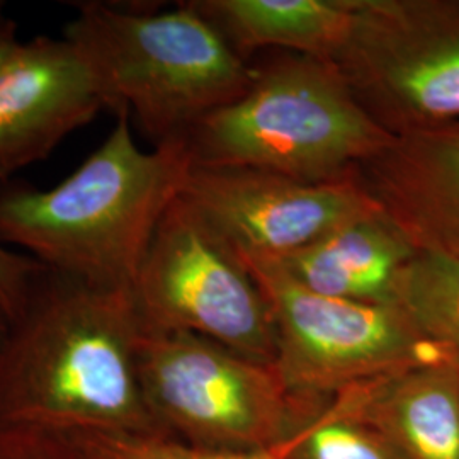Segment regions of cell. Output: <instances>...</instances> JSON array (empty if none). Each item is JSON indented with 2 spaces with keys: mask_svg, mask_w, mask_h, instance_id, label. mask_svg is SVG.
Listing matches in <instances>:
<instances>
[{
  "mask_svg": "<svg viewBox=\"0 0 459 459\" xmlns=\"http://www.w3.org/2000/svg\"><path fill=\"white\" fill-rule=\"evenodd\" d=\"M402 459H459V368L432 362L342 390Z\"/></svg>",
  "mask_w": 459,
  "mask_h": 459,
  "instance_id": "cell-12",
  "label": "cell"
},
{
  "mask_svg": "<svg viewBox=\"0 0 459 459\" xmlns=\"http://www.w3.org/2000/svg\"><path fill=\"white\" fill-rule=\"evenodd\" d=\"M0 459H98L70 432L7 427L0 429Z\"/></svg>",
  "mask_w": 459,
  "mask_h": 459,
  "instance_id": "cell-18",
  "label": "cell"
},
{
  "mask_svg": "<svg viewBox=\"0 0 459 459\" xmlns=\"http://www.w3.org/2000/svg\"><path fill=\"white\" fill-rule=\"evenodd\" d=\"M104 109L98 85L68 41H21L0 66V182L47 159Z\"/></svg>",
  "mask_w": 459,
  "mask_h": 459,
  "instance_id": "cell-10",
  "label": "cell"
},
{
  "mask_svg": "<svg viewBox=\"0 0 459 459\" xmlns=\"http://www.w3.org/2000/svg\"><path fill=\"white\" fill-rule=\"evenodd\" d=\"M269 451L274 459H402L385 436L351 409L342 392L303 396L295 426Z\"/></svg>",
  "mask_w": 459,
  "mask_h": 459,
  "instance_id": "cell-15",
  "label": "cell"
},
{
  "mask_svg": "<svg viewBox=\"0 0 459 459\" xmlns=\"http://www.w3.org/2000/svg\"><path fill=\"white\" fill-rule=\"evenodd\" d=\"M142 327L206 337L276 364L271 305L235 247L181 193L167 206L132 288Z\"/></svg>",
  "mask_w": 459,
  "mask_h": 459,
  "instance_id": "cell-6",
  "label": "cell"
},
{
  "mask_svg": "<svg viewBox=\"0 0 459 459\" xmlns=\"http://www.w3.org/2000/svg\"><path fill=\"white\" fill-rule=\"evenodd\" d=\"M138 373L165 436L203 449L269 451L290 434L303 405L276 364L187 332L142 327Z\"/></svg>",
  "mask_w": 459,
  "mask_h": 459,
  "instance_id": "cell-5",
  "label": "cell"
},
{
  "mask_svg": "<svg viewBox=\"0 0 459 459\" xmlns=\"http://www.w3.org/2000/svg\"><path fill=\"white\" fill-rule=\"evenodd\" d=\"M98 459H274L271 451H214L170 437L70 432Z\"/></svg>",
  "mask_w": 459,
  "mask_h": 459,
  "instance_id": "cell-17",
  "label": "cell"
},
{
  "mask_svg": "<svg viewBox=\"0 0 459 459\" xmlns=\"http://www.w3.org/2000/svg\"><path fill=\"white\" fill-rule=\"evenodd\" d=\"M242 56L284 48L335 62L349 39L352 0H193Z\"/></svg>",
  "mask_w": 459,
  "mask_h": 459,
  "instance_id": "cell-14",
  "label": "cell"
},
{
  "mask_svg": "<svg viewBox=\"0 0 459 459\" xmlns=\"http://www.w3.org/2000/svg\"><path fill=\"white\" fill-rule=\"evenodd\" d=\"M417 248L383 210L330 230L310 246L273 259L318 295L371 305L396 303V284Z\"/></svg>",
  "mask_w": 459,
  "mask_h": 459,
  "instance_id": "cell-13",
  "label": "cell"
},
{
  "mask_svg": "<svg viewBox=\"0 0 459 459\" xmlns=\"http://www.w3.org/2000/svg\"><path fill=\"white\" fill-rule=\"evenodd\" d=\"M394 140L359 104L339 66L288 53L255 68L246 94L201 119L181 143L191 164L332 182L354 178Z\"/></svg>",
  "mask_w": 459,
  "mask_h": 459,
  "instance_id": "cell-4",
  "label": "cell"
},
{
  "mask_svg": "<svg viewBox=\"0 0 459 459\" xmlns=\"http://www.w3.org/2000/svg\"><path fill=\"white\" fill-rule=\"evenodd\" d=\"M43 267L33 257L0 246V303L11 320L21 310L34 278Z\"/></svg>",
  "mask_w": 459,
  "mask_h": 459,
  "instance_id": "cell-19",
  "label": "cell"
},
{
  "mask_svg": "<svg viewBox=\"0 0 459 459\" xmlns=\"http://www.w3.org/2000/svg\"><path fill=\"white\" fill-rule=\"evenodd\" d=\"M335 58L369 116L394 136L459 121V0H352Z\"/></svg>",
  "mask_w": 459,
  "mask_h": 459,
  "instance_id": "cell-7",
  "label": "cell"
},
{
  "mask_svg": "<svg viewBox=\"0 0 459 459\" xmlns=\"http://www.w3.org/2000/svg\"><path fill=\"white\" fill-rule=\"evenodd\" d=\"M62 38L91 72L106 109L128 113L153 148L181 142L255 77L193 0L169 11L81 2Z\"/></svg>",
  "mask_w": 459,
  "mask_h": 459,
  "instance_id": "cell-3",
  "label": "cell"
},
{
  "mask_svg": "<svg viewBox=\"0 0 459 459\" xmlns=\"http://www.w3.org/2000/svg\"><path fill=\"white\" fill-rule=\"evenodd\" d=\"M187 165L181 142L138 147L123 111L100 147L55 187L0 182V246L68 278L132 290Z\"/></svg>",
  "mask_w": 459,
  "mask_h": 459,
  "instance_id": "cell-2",
  "label": "cell"
},
{
  "mask_svg": "<svg viewBox=\"0 0 459 459\" xmlns=\"http://www.w3.org/2000/svg\"><path fill=\"white\" fill-rule=\"evenodd\" d=\"M140 333L132 290L43 267L0 344V429L167 437L142 390Z\"/></svg>",
  "mask_w": 459,
  "mask_h": 459,
  "instance_id": "cell-1",
  "label": "cell"
},
{
  "mask_svg": "<svg viewBox=\"0 0 459 459\" xmlns=\"http://www.w3.org/2000/svg\"><path fill=\"white\" fill-rule=\"evenodd\" d=\"M0 11H4V7H2V2H0Z\"/></svg>",
  "mask_w": 459,
  "mask_h": 459,
  "instance_id": "cell-22",
  "label": "cell"
},
{
  "mask_svg": "<svg viewBox=\"0 0 459 459\" xmlns=\"http://www.w3.org/2000/svg\"><path fill=\"white\" fill-rule=\"evenodd\" d=\"M396 305L443 361L459 368V259L417 250L398 278Z\"/></svg>",
  "mask_w": 459,
  "mask_h": 459,
  "instance_id": "cell-16",
  "label": "cell"
},
{
  "mask_svg": "<svg viewBox=\"0 0 459 459\" xmlns=\"http://www.w3.org/2000/svg\"><path fill=\"white\" fill-rule=\"evenodd\" d=\"M356 178L417 250L459 259V121L394 136Z\"/></svg>",
  "mask_w": 459,
  "mask_h": 459,
  "instance_id": "cell-11",
  "label": "cell"
},
{
  "mask_svg": "<svg viewBox=\"0 0 459 459\" xmlns=\"http://www.w3.org/2000/svg\"><path fill=\"white\" fill-rule=\"evenodd\" d=\"M267 298L278 335L276 366L301 396H330L352 385L444 362L396 303L324 296L273 259L242 257Z\"/></svg>",
  "mask_w": 459,
  "mask_h": 459,
  "instance_id": "cell-8",
  "label": "cell"
},
{
  "mask_svg": "<svg viewBox=\"0 0 459 459\" xmlns=\"http://www.w3.org/2000/svg\"><path fill=\"white\" fill-rule=\"evenodd\" d=\"M182 196L242 257L282 259L330 230L383 210L358 178L305 182L250 167L189 162Z\"/></svg>",
  "mask_w": 459,
  "mask_h": 459,
  "instance_id": "cell-9",
  "label": "cell"
},
{
  "mask_svg": "<svg viewBox=\"0 0 459 459\" xmlns=\"http://www.w3.org/2000/svg\"><path fill=\"white\" fill-rule=\"evenodd\" d=\"M9 325H11V316H9V313L5 312V308L0 303V344L5 339V333L9 330Z\"/></svg>",
  "mask_w": 459,
  "mask_h": 459,
  "instance_id": "cell-21",
  "label": "cell"
},
{
  "mask_svg": "<svg viewBox=\"0 0 459 459\" xmlns=\"http://www.w3.org/2000/svg\"><path fill=\"white\" fill-rule=\"evenodd\" d=\"M19 43L16 22L5 16L4 11H0V66L5 64Z\"/></svg>",
  "mask_w": 459,
  "mask_h": 459,
  "instance_id": "cell-20",
  "label": "cell"
}]
</instances>
